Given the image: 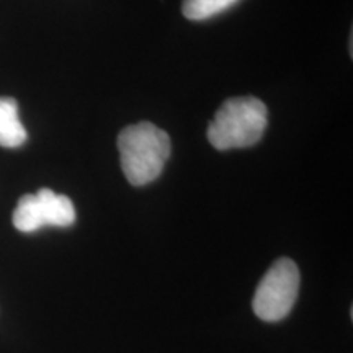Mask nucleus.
I'll use <instances>...</instances> for the list:
<instances>
[{
	"label": "nucleus",
	"instance_id": "obj_1",
	"mask_svg": "<svg viewBox=\"0 0 353 353\" xmlns=\"http://www.w3.org/2000/svg\"><path fill=\"white\" fill-rule=\"evenodd\" d=\"M121 170L128 182L143 187L154 182L170 156L169 134L152 123L130 125L118 136Z\"/></svg>",
	"mask_w": 353,
	"mask_h": 353
},
{
	"label": "nucleus",
	"instance_id": "obj_2",
	"mask_svg": "<svg viewBox=\"0 0 353 353\" xmlns=\"http://www.w3.org/2000/svg\"><path fill=\"white\" fill-rule=\"evenodd\" d=\"M267 128V107L255 97H236L221 105L208 126V141L218 151L250 148Z\"/></svg>",
	"mask_w": 353,
	"mask_h": 353
},
{
	"label": "nucleus",
	"instance_id": "obj_3",
	"mask_svg": "<svg viewBox=\"0 0 353 353\" xmlns=\"http://www.w3.org/2000/svg\"><path fill=\"white\" fill-rule=\"evenodd\" d=\"M299 291L298 265L290 259H278L268 268L255 290L252 307L259 319L278 322L285 319L296 303Z\"/></svg>",
	"mask_w": 353,
	"mask_h": 353
},
{
	"label": "nucleus",
	"instance_id": "obj_4",
	"mask_svg": "<svg viewBox=\"0 0 353 353\" xmlns=\"http://www.w3.org/2000/svg\"><path fill=\"white\" fill-rule=\"evenodd\" d=\"M76 223V208L70 198L41 188L37 195H25L13 211V226L20 232H37L44 226L69 228Z\"/></svg>",
	"mask_w": 353,
	"mask_h": 353
},
{
	"label": "nucleus",
	"instance_id": "obj_5",
	"mask_svg": "<svg viewBox=\"0 0 353 353\" xmlns=\"http://www.w3.org/2000/svg\"><path fill=\"white\" fill-rule=\"evenodd\" d=\"M26 130L19 118V103L10 97H0V145L17 149L25 144Z\"/></svg>",
	"mask_w": 353,
	"mask_h": 353
},
{
	"label": "nucleus",
	"instance_id": "obj_6",
	"mask_svg": "<svg viewBox=\"0 0 353 353\" xmlns=\"http://www.w3.org/2000/svg\"><path fill=\"white\" fill-rule=\"evenodd\" d=\"M236 2L239 0H183L182 12L188 20H208L231 8Z\"/></svg>",
	"mask_w": 353,
	"mask_h": 353
}]
</instances>
